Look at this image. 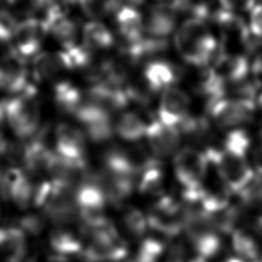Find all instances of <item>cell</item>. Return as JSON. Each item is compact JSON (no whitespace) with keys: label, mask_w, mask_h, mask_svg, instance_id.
Segmentation results:
<instances>
[{"label":"cell","mask_w":262,"mask_h":262,"mask_svg":"<svg viewBox=\"0 0 262 262\" xmlns=\"http://www.w3.org/2000/svg\"><path fill=\"white\" fill-rule=\"evenodd\" d=\"M181 137L193 144L207 143L212 138L210 119L205 116L189 115L178 126Z\"/></svg>","instance_id":"obj_27"},{"label":"cell","mask_w":262,"mask_h":262,"mask_svg":"<svg viewBox=\"0 0 262 262\" xmlns=\"http://www.w3.org/2000/svg\"><path fill=\"white\" fill-rule=\"evenodd\" d=\"M250 72L254 76V80L260 84L262 82V51L258 52L250 64Z\"/></svg>","instance_id":"obj_37"},{"label":"cell","mask_w":262,"mask_h":262,"mask_svg":"<svg viewBox=\"0 0 262 262\" xmlns=\"http://www.w3.org/2000/svg\"><path fill=\"white\" fill-rule=\"evenodd\" d=\"M72 224L56 225L50 232L49 243L56 255L61 257L78 254L83 249L81 235L71 227Z\"/></svg>","instance_id":"obj_23"},{"label":"cell","mask_w":262,"mask_h":262,"mask_svg":"<svg viewBox=\"0 0 262 262\" xmlns=\"http://www.w3.org/2000/svg\"><path fill=\"white\" fill-rule=\"evenodd\" d=\"M35 176V174L19 168L11 167L5 170L0 194L10 199L23 210L37 207L39 190L43 181H36Z\"/></svg>","instance_id":"obj_5"},{"label":"cell","mask_w":262,"mask_h":262,"mask_svg":"<svg viewBox=\"0 0 262 262\" xmlns=\"http://www.w3.org/2000/svg\"><path fill=\"white\" fill-rule=\"evenodd\" d=\"M30 86L25 59L12 51L0 56V91L16 95Z\"/></svg>","instance_id":"obj_12"},{"label":"cell","mask_w":262,"mask_h":262,"mask_svg":"<svg viewBox=\"0 0 262 262\" xmlns=\"http://www.w3.org/2000/svg\"><path fill=\"white\" fill-rule=\"evenodd\" d=\"M0 214H1V204H0Z\"/></svg>","instance_id":"obj_42"},{"label":"cell","mask_w":262,"mask_h":262,"mask_svg":"<svg viewBox=\"0 0 262 262\" xmlns=\"http://www.w3.org/2000/svg\"><path fill=\"white\" fill-rule=\"evenodd\" d=\"M189 96L177 87L164 90L161 94L158 107V119L171 127L178 126L187 118L189 114Z\"/></svg>","instance_id":"obj_15"},{"label":"cell","mask_w":262,"mask_h":262,"mask_svg":"<svg viewBox=\"0 0 262 262\" xmlns=\"http://www.w3.org/2000/svg\"><path fill=\"white\" fill-rule=\"evenodd\" d=\"M138 191L146 196L161 198L165 193V175L161 166L147 169L140 175L137 183Z\"/></svg>","instance_id":"obj_29"},{"label":"cell","mask_w":262,"mask_h":262,"mask_svg":"<svg viewBox=\"0 0 262 262\" xmlns=\"http://www.w3.org/2000/svg\"><path fill=\"white\" fill-rule=\"evenodd\" d=\"M81 37L82 45L95 53L111 48L115 43L114 35L110 29L99 20H90L84 24Z\"/></svg>","instance_id":"obj_24"},{"label":"cell","mask_w":262,"mask_h":262,"mask_svg":"<svg viewBox=\"0 0 262 262\" xmlns=\"http://www.w3.org/2000/svg\"><path fill=\"white\" fill-rule=\"evenodd\" d=\"M178 13L173 2H160L147 9L143 16L144 33L147 37L167 39L176 31Z\"/></svg>","instance_id":"obj_17"},{"label":"cell","mask_w":262,"mask_h":262,"mask_svg":"<svg viewBox=\"0 0 262 262\" xmlns=\"http://www.w3.org/2000/svg\"><path fill=\"white\" fill-rule=\"evenodd\" d=\"M86 141L83 129L73 124L60 123L54 128V151L62 158L86 163Z\"/></svg>","instance_id":"obj_11"},{"label":"cell","mask_w":262,"mask_h":262,"mask_svg":"<svg viewBox=\"0 0 262 262\" xmlns=\"http://www.w3.org/2000/svg\"><path fill=\"white\" fill-rule=\"evenodd\" d=\"M224 262H246V261L242 260L241 258H229V259H227Z\"/></svg>","instance_id":"obj_41"},{"label":"cell","mask_w":262,"mask_h":262,"mask_svg":"<svg viewBox=\"0 0 262 262\" xmlns=\"http://www.w3.org/2000/svg\"><path fill=\"white\" fill-rule=\"evenodd\" d=\"M122 5L118 1H96V0H85L79 2L81 11L89 18L98 20L99 18L105 17L112 13H116Z\"/></svg>","instance_id":"obj_32"},{"label":"cell","mask_w":262,"mask_h":262,"mask_svg":"<svg viewBox=\"0 0 262 262\" xmlns=\"http://www.w3.org/2000/svg\"><path fill=\"white\" fill-rule=\"evenodd\" d=\"M88 169L87 163H78L60 157L55 151L49 155L44 165V172L49 181L72 188H77Z\"/></svg>","instance_id":"obj_14"},{"label":"cell","mask_w":262,"mask_h":262,"mask_svg":"<svg viewBox=\"0 0 262 262\" xmlns=\"http://www.w3.org/2000/svg\"><path fill=\"white\" fill-rule=\"evenodd\" d=\"M115 21L122 43H135L144 37L143 15L134 5H121L115 13Z\"/></svg>","instance_id":"obj_21"},{"label":"cell","mask_w":262,"mask_h":262,"mask_svg":"<svg viewBox=\"0 0 262 262\" xmlns=\"http://www.w3.org/2000/svg\"><path fill=\"white\" fill-rule=\"evenodd\" d=\"M182 70L177 64L164 58H159L144 64L142 77L155 92L175 87L182 78Z\"/></svg>","instance_id":"obj_19"},{"label":"cell","mask_w":262,"mask_h":262,"mask_svg":"<svg viewBox=\"0 0 262 262\" xmlns=\"http://www.w3.org/2000/svg\"><path fill=\"white\" fill-rule=\"evenodd\" d=\"M253 170L262 177V144L257 146L253 151Z\"/></svg>","instance_id":"obj_38"},{"label":"cell","mask_w":262,"mask_h":262,"mask_svg":"<svg viewBox=\"0 0 262 262\" xmlns=\"http://www.w3.org/2000/svg\"><path fill=\"white\" fill-rule=\"evenodd\" d=\"M208 162L219 176V180L231 192L238 194L255 178L253 168L247 158L224 150L222 147L208 146L204 150Z\"/></svg>","instance_id":"obj_3"},{"label":"cell","mask_w":262,"mask_h":262,"mask_svg":"<svg viewBox=\"0 0 262 262\" xmlns=\"http://www.w3.org/2000/svg\"><path fill=\"white\" fill-rule=\"evenodd\" d=\"M147 123L135 112H123L115 122V132L127 142H136L145 137Z\"/></svg>","instance_id":"obj_26"},{"label":"cell","mask_w":262,"mask_h":262,"mask_svg":"<svg viewBox=\"0 0 262 262\" xmlns=\"http://www.w3.org/2000/svg\"><path fill=\"white\" fill-rule=\"evenodd\" d=\"M254 229L257 232V234L262 236V213H260V215L257 217L254 223Z\"/></svg>","instance_id":"obj_39"},{"label":"cell","mask_w":262,"mask_h":262,"mask_svg":"<svg viewBox=\"0 0 262 262\" xmlns=\"http://www.w3.org/2000/svg\"><path fill=\"white\" fill-rule=\"evenodd\" d=\"M195 251L202 258L214 257L221 248V239L216 231L206 233L191 242Z\"/></svg>","instance_id":"obj_34"},{"label":"cell","mask_w":262,"mask_h":262,"mask_svg":"<svg viewBox=\"0 0 262 262\" xmlns=\"http://www.w3.org/2000/svg\"><path fill=\"white\" fill-rule=\"evenodd\" d=\"M145 216L147 226L167 237H175L183 229V206L172 195L164 194L157 199Z\"/></svg>","instance_id":"obj_7"},{"label":"cell","mask_w":262,"mask_h":262,"mask_svg":"<svg viewBox=\"0 0 262 262\" xmlns=\"http://www.w3.org/2000/svg\"><path fill=\"white\" fill-rule=\"evenodd\" d=\"M226 84H235L248 79L249 59L241 53H227L224 50L210 67Z\"/></svg>","instance_id":"obj_20"},{"label":"cell","mask_w":262,"mask_h":262,"mask_svg":"<svg viewBox=\"0 0 262 262\" xmlns=\"http://www.w3.org/2000/svg\"><path fill=\"white\" fill-rule=\"evenodd\" d=\"M174 45L178 54L188 64L210 68L223 49L210 31L207 21L187 18L175 31Z\"/></svg>","instance_id":"obj_1"},{"label":"cell","mask_w":262,"mask_h":262,"mask_svg":"<svg viewBox=\"0 0 262 262\" xmlns=\"http://www.w3.org/2000/svg\"><path fill=\"white\" fill-rule=\"evenodd\" d=\"M84 98L90 104L111 115L124 110L130 103L124 88L105 81L91 85L84 94Z\"/></svg>","instance_id":"obj_18"},{"label":"cell","mask_w":262,"mask_h":262,"mask_svg":"<svg viewBox=\"0 0 262 262\" xmlns=\"http://www.w3.org/2000/svg\"><path fill=\"white\" fill-rule=\"evenodd\" d=\"M47 217L39 214H30L27 216H24L19 221V228L25 231V233H31V234H38L42 231L44 225H45V219Z\"/></svg>","instance_id":"obj_35"},{"label":"cell","mask_w":262,"mask_h":262,"mask_svg":"<svg viewBox=\"0 0 262 262\" xmlns=\"http://www.w3.org/2000/svg\"><path fill=\"white\" fill-rule=\"evenodd\" d=\"M32 72L39 82H49L53 85L61 76L73 70L67 51H41L33 58Z\"/></svg>","instance_id":"obj_16"},{"label":"cell","mask_w":262,"mask_h":262,"mask_svg":"<svg viewBox=\"0 0 262 262\" xmlns=\"http://www.w3.org/2000/svg\"><path fill=\"white\" fill-rule=\"evenodd\" d=\"M250 145L251 139L248 132L237 128L227 131L221 147L230 154L247 158Z\"/></svg>","instance_id":"obj_31"},{"label":"cell","mask_w":262,"mask_h":262,"mask_svg":"<svg viewBox=\"0 0 262 262\" xmlns=\"http://www.w3.org/2000/svg\"><path fill=\"white\" fill-rule=\"evenodd\" d=\"M74 118L83 126L86 137L95 143L110 140L115 133V123L112 115L90 104L85 98Z\"/></svg>","instance_id":"obj_10"},{"label":"cell","mask_w":262,"mask_h":262,"mask_svg":"<svg viewBox=\"0 0 262 262\" xmlns=\"http://www.w3.org/2000/svg\"><path fill=\"white\" fill-rule=\"evenodd\" d=\"M56 106L64 114L75 117L84 102V94L71 81L61 80L53 85Z\"/></svg>","instance_id":"obj_25"},{"label":"cell","mask_w":262,"mask_h":262,"mask_svg":"<svg viewBox=\"0 0 262 262\" xmlns=\"http://www.w3.org/2000/svg\"><path fill=\"white\" fill-rule=\"evenodd\" d=\"M27 235L19 227H0V259L21 262L27 257Z\"/></svg>","instance_id":"obj_22"},{"label":"cell","mask_w":262,"mask_h":262,"mask_svg":"<svg viewBox=\"0 0 262 262\" xmlns=\"http://www.w3.org/2000/svg\"><path fill=\"white\" fill-rule=\"evenodd\" d=\"M232 247L242 260L257 262L260 260V247L257 238L245 228H236L232 233Z\"/></svg>","instance_id":"obj_28"},{"label":"cell","mask_w":262,"mask_h":262,"mask_svg":"<svg viewBox=\"0 0 262 262\" xmlns=\"http://www.w3.org/2000/svg\"><path fill=\"white\" fill-rule=\"evenodd\" d=\"M248 27L250 32L262 40V4H255L249 10Z\"/></svg>","instance_id":"obj_36"},{"label":"cell","mask_w":262,"mask_h":262,"mask_svg":"<svg viewBox=\"0 0 262 262\" xmlns=\"http://www.w3.org/2000/svg\"><path fill=\"white\" fill-rule=\"evenodd\" d=\"M48 34V26L41 18L34 17L18 20L10 42L11 51L23 59L34 58L41 52Z\"/></svg>","instance_id":"obj_9"},{"label":"cell","mask_w":262,"mask_h":262,"mask_svg":"<svg viewBox=\"0 0 262 262\" xmlns=\"http://www.w3.org/2000/svg\"><path fill=\"white\" fill-rule=\"evenodd\" d=\"M209 162L204 151L186 146L180 148L173 159L174 174L182 190H193L205 183Z\"/></svg>","instance_id":"obj_6"},{"label":"cell","mask_w":262,"mask_h":262,"mask_svg":"<svg viewBox=\"0 0 262 262\" xmlns=\"http://www.w3.org/2000/svg\"><path fill=\"white\" fill-rule=\"evenodd\" d=\"M188 262H207V260L205 259V258H202V257H195V258H193V259H191L190 261H188Z\"/></svg>","instance_id":"obj_40"},{"label":"cell","mask_w":262,"mask_h":262,"mask_svg":"<svg viewBox=\"0 0 262 262\" xmlns=\"http://www.w3.org/2000/svg\"><path fill=\"white\" fill-rule=\"evenodd\" d=\"M0 121L17 139L31 138L41 127V107L31 85L23 93L0 101Z\"/></svg>","instance_id":"obj_2"},{"label":"cell","mask_w":262,"mask_h":262,"mask_svg":"<svg viewBox=\"0 0 262 262\" xmlns=\"http://www.w3.org/2000/svg\"><path fill=\"white\" fill-rule=\"evenodd\" d=\"M207 111L210 119L218 128L229 131L253 120L256 101L224 98L216 101Z\"/></svg>","instance_id":"obj_8"},{"label":"cell","mask_w":262,"mask_h":262,"mask_svg":"<svg viewBox=\"0 0 262 262\" xmlns=\"http://www.w3.org/2000/svg\"><path fill=\"white\" fill-rule=\"evenodd\" d=\"M145 138L150 152L160 159L175 155L179 150L182 137L178 128L168 126L157 118L147 123Z\"/></svg>","instance_id":"obj_13"},{"label":"cell","mask_w":262,"mask_h":262,"mask_svg":"<svg viewBox=\"0 0 262 262\" xmlns=\"http://www.w3.org/2000/svg\"><path fill=\"white\" fill-rule=\"evenodd\" d=\"M86 231L90 238L84 251V259L87 262L119 261L126 257V243L111 221L103 226Z\"/></svg>","instance_id":"obj_4"},{"label":"cell","mask_w":262,"mask_h":262,"mask_svg":"<svg viewBox=\"0 0 262 262\" xmlns=\"http://www.w3.org/2000/svg\"><path fill=\"white\" fill-rule=\"evenodd\" d=\"M122 223L126 231L133 237L143 236L147 229L146 216L135 207H124L122 214Z\"/></svg>","instance_id":"obj_30"},{"label":"cell","mask_w":262,"mask_h":262,"mask_svg":"<svg viewBox=\"0 0 262 262\" xmlns=\"http://www.w3.org/2000/svg\"><path fill=\"white\" fill-rule=\"evenodd\" d=\"M238 195L244 208L255 209L262 213V177H255Z\"/></svg>","instance_id":"obj_33"}]
</instances>
